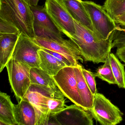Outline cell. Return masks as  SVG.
Masks as SVG:
<instances>
[{
  "label": "cell",
  "mask_w": 125,
  "mask_h": 125,
  "mask_svg": "<svg viewBox=\"0 0 125 125\" xmlns=\"http://www.w3.org/2000/svg\"><path fill=\"white\" fill-rule=\"evenodd\" d=\"M87 111L75 104L65 107L53 115L60 125H93V117Z\"/></svg>",
  "instance_id": "10"
},
{
  "label": "cell",
  "mask_w": 125,
  "mask_h": 125,
  "mask_svg": "<svg viewBox=\"0 0 125 125\" xmlns=\"http://www.w3.org/2000/svg\"><path fill=\"white\" fill-rule=\"evenodd\" d=\"M116 56L125 64V46L117 48Z\"/></svg>",
  "instance_id": "29"
},
{
  "label": "cell",
  "mask_w": 125,
  "mask_h": 125,
  "mask_svg": "<svg viewBox=\"0 0 125 125\" xmlns=\"http://www.w3.org/2000/svg\"><path fill=\"white\" fill-rule=\"evenodd\" d=\"M32 39L42 48L47 49L65 55L74 66H76L79 64V61L83 62L84 59L77 45L68 46L40 37H35Z\"/></svg>",
  "instance_id": "11"
},
{
  "label": "cell",
  "mask_w": 125,
  "mask_h": 125,
  "mask_svg": "<svg viewBox=\"0 0 125 125\" xmlns=\"http://www.w3.org/2000/svg\"><path fill=\"white\" fill-rule=\"evenodd\" d=\"M110 62L116 84L120 88L125 89V71L124 65L121 63L117 57L113 53H110Z\"/></svg>",
  "instance_id": "20"
},
{
  "label": "cell",
  "mask_w": 125,
  "mask_h": 125,
  "mask_svg": "<svg viewBox=\"0 0 125 125\" xmlns=\"http://www.w3.org/2000/svg\"><path fill=\"white\" fill-rule=\"evenodd\" d=\"M6 67L11 89L19 102L31 85L30 75L31 67L12 58L9 61Z\"/></svg>",
  "instance_id": "5"
},
{
  "label": "cell",
  "mask_w": 125,
  "mask_h": 125,
  "mask_svg": "<svg viewBox=\"0 0 125 125\" xmlns=\"http://www.w3.org/2000/svg\"><path fill=\"white\" fill-rule=\"evenodd\" d=\"M62 93L58 87H49L31 84L22 99L28 101L34 107L36 113V125H47L50 112L48 99Z\"/></svg>",
  "instance_id": "3"
},
{
  "label": "cell",
  "mask_w": 125,
  "mask_h": 125,
  "mask_svg": "<svg viewBox=\"0 0 125 125\" xmlns=\"http://www.w3.org/2000/svg\"><path fill=\"white\" fill-rule=\"evenodd\" d=\"M89 111L101 125H117L123 120V114L120 109L101 94L94 96L93 107Z\"/></svg>",
  "instance_id": "6"
},
{
  "label": "cell",
  "mask_w": 125,
  "mask_h": 125,
  "mask_svg": "<svg viewBox=\"0 0 125 125\" xmlns=\"http://www.w3.org/2000/svg\"><path fill=\"white\" fill-rule=\"evenodd\" d=\"M104 63V65L97 69L96 72L94 74L95 76L109 84H116L117 83L111 68L109 56Z\"/></svg>",
  "instance_id": "23"
},
{
  "label": "cell",
  "mask_w": 125,
  "mask_h": 125,
  "mask_svg": "<svg viewBox=\"0 0 125 125\" xmlns=\"http://www.w3.org/2000/svg\"><path fill=\"white\" fill-rule=\"evenodd\" d=\"M115 21L116 24L125 27V13L117 17Z\"/></svg>",
  "instance_id": "30"
},
{
  "label": "cell",
  "mask_w": 125,
  "mask_h": 125,
  "mask_svg": "<svg viewBox=\"0 0 125 125\" xmlns=\"http://www.w3.org/2000/svg\"><path fill=\"white\" fill-rule=\"evenodd\" d=\"M14 104L10 96L0 93V125H17L14 113Z\"/></svg>",
  "instance_id": "16"
},
{
  "label": "cell",
  "mask_w": 125,
  "mask_h": 125,
  "mask_svg": "<svg viewBox=\"0 0 125 125\" xmlns=\"http://www.w3.org/2000/svg\"><path fill=\"white\" fill-rule=\"evenodd\" d=\"M82 72L85 79L94 96L97 93L95 74L82 67Z\"/></svg>",
  "instance_id": "26"
},
{
  "label": "cell",
  "mask_w": 125,
  "mask_h": 125,
  "mask_svg": "<svg viewBox=\"0 0 125 125\" xmlns=\"http://www.w3.org/2000/svg\"><path fill=\"white\" fill-rule=\"evenodd\" d=\"M19 35L0 33V71L1 72L11 58Z\"/></svg>",
  "instance_id": "14"
},
{
  "label": "cell",
  "mask_w": 125,
  "mask_h": 125,
  "mask_svg": "<svg viewBox=\"0 0 125 125\" xmlns=\"http://www.w3.org/2000/svg\"><path fill=\"white\" fill-rule=\"evenodd\" d=\"M44 8L60 31L70 39L75 33L74 20L62 0H46Z\"/></svg>",
  "instance_id": "7"
},
{
  "label": "cell",
  "mask_w": 125,
  "mask_h": 125,
  "mask_svg": "<svg viewBox=\"0 0 125 125\" xmlns=\"http://www.w3.org/2000/svg\"><path fill=\"white\" fill-rule=\"evenodd\" d=\"M62 0L74 20L82 24L95 33L92 22L82 1L81 0Z\"/></svg>",
  "instance_id": "13"
},
{
  "label": "cell",
  "mask_w": 125,
  "mask_h": 125,
  "mask_svg": "<svg viewBox=\"0 0 125 125\" xmlns=\"http://www.w3.org/2000/svg\"><path fill=\"white\" fill-rule=\"evenodd\" d=\"M41 49L32 39L20 33L11 58L25 63L31 68H40L39 51Z\"/></svg>",
  "instance_id": "8"
},
{
  "label": "cell",
  "mask_w": 125,
  "mask_h": 125,
  "mask_svg": "<svg viewBox=\"0 0 125 125\" xmlns=\"http://www.w3.org/2000/svg\"><path fill=\"white\" fill-rule=\"evenodd\" d=\"M74 67L73 66L64 67L53 76V78L56 85L65 97L74 104L83 108L77 90Z\"/></svg>",
  "instance_id": "9"
},
{
  "label": "cell",
  "mask_w": 125,
  "mask_h": 125,
  "mask_svg": "<svg viewBox=\"0 0 125 125\" xmlns=\"http://www.w3.org/2000/svg\"><path fill=\"white\" fill-rule=\"evenodd\" d=\"M103 6L114 20L125 13V0H105Z\"/></svg>",
  "instance_id": "22"
},
{
  "label": "cell",
  "mask_w": 125,
  "mask_h": 125,
  "mask_svg": "<svg viewBox=\"0 0 125 125\" xmlns=\"http://www.w3.org/2000/svg\"><path fill=\"white\" fill-rule=\"evenodd\" d=\"M42 49L45 52L51 54L55 57L57 58L58 60H60L63 63H65L67 66H74L72 65V63L68 59L66 58L65 56L63 55L60 54L59 53H58V52H53V51H51V50H49L47 49H43V48H42Z\"/></svg>",
  "instance_id": "28"
},
{
  "label": "cell",
  "mask_w": 125,
  "mask_h": 125,
  "mask_svg": "<svg viewBox=\"0 0 125 125\" xmlns=\"http://www.w3.org/2000/svg\"><path fill=\"white\" fill-rule=\"evenodd\" d=\"M65 96L62 93L48 99L47 104L50 115H53L65 108Z\"/></svg>",
  "instance_id": "24"
},
{
  "label": "cell",
  "mask_w": 125,
  "mask_h": 125,
  "mask_svg": "<svg viewBox=\"0 0 125 125\" xmlns=\"http://www.w3.org/2000/svg\"><path fill=\"white\" fill-rule=\"evenodd\" d=\"M94 32L100 40H106L117 28L116 23L103 6L90 1H82Z\"/></svg>",
  "instance_id": "4"
},
{
  "label": "cell",
  "mask_w": 125,
  "mask_h": 125,
  "mask_svg": "<svg viewBox=\"0 0 125 125\" xmlns=\"http://www.w3.org/2000/svg\"><path fill=\"white\" fill-rule=\"evenodd\" d=\"M31 7L38 6L39 0H27Z\"/></svg>",
  "instance_id": "31"
},
{
  "label": "cell",
  "mask_w": 125,
  "mask_h": 125,
  "mask_svg": "<svg viewBox=\"0 0 125 125\" xmlns=\"http://www.w3.org/2000/svg\"><path fill=\"white\" fill-rule=\"evenodd\" d=\"M82 67L79 64L74 66V72L77 82V90L83 104V109L89 111L93 107L94 96L83 74L81 69Z\"/></svg>",
  "instance_id": "15"
},
{
  "label": "cell",
  "mask_w": 125,
  "mask_h": 125,
  "mask_svg": "<svg viewBox=\"0 0 125 125\" xmlns=\"http://www.w3.org/2000/svg\"><path fill=\"white\" fill-rule=\"evenodd\" d=\"M31 84H37L49 87H58L53 77L40 68H31L30 71Z\"/></svg>",
  "instance_id": "19"
},
{
  "label": "cell",
  "mask_w": 125,
  "mask_h": 125,
  "mask_svg": "<svg viewBox=\"0 0 125 125\" xmlns=\"http://www.w3.org/2000/svg\"><path fill=\"white\" fill-rule=\"evenodd\" d=\"M14 113L17 125H36L35 110L28 101L22 99L14 104Z\"/></svg>",
  "instance_id": "12"
},
{
  "label": "cell",
  "mask_w": 125,
  "mask_h": 125,
  "mask_svg": "<svg viewBox=\"0 0 125 125\" xmlns=\"http://www.w3.org/2000/svg\"><path fill=\"white\" fill-rule=\"evenodd\" d=\"M31 9L34 17L33 26H39L61 34L62 32L53 22L44 7L38 5L31 6Z\"/></svg>",
  "instance_id": "18"
},
{
  "label": "cell",
  "mask_w": 125,
  "mask_h": 125,
  "mask_svg": "<svg viewBox=\"0 0 125 125\" xmlns=\"http://www.w3.org/2000/svg\"><path fill=\"white\" fill-rule=\"evenodd\" d=\"M0 18L16 27L20 33L35 37L34 17L27 0H0Z\"/></svg>",
  "instance_id": "2"
},
{
  "label": "cell",
  "mask_w": 125,
  "mask_h": 125,
  "mask_svg": "<svg viewBox=\"0 0 125 125\" xmlns=\"http://www.w3.org/2000/svg\"><path fill=\"white\" fill-rule=\"evenodd\" d=\"M112 35V48L125 46V29L117 27Z\"/></svg>",
  "instance_id": "25"
},
{
  "label": "cell",
  "mask_w": 125,
  "mask_h": 125,
  "mask_svg": "<svg viewBox=\"0 0 125 125\" xmlns=\"http://www.w3.org/2000/svg\"><path fill=\"white\" fill-rule=\"evenodd\" d=\"M0 33L20 34V32L16 27L0 18Z\"/></svg>",
  "instance_id": "27"
},
{
  "label": "cell",
  "mask_w": 125,
  "mask_h": 125,
  "mask_svg": "<svg viewBox=\"0 0 125 125\" xmlns=\"http://www.w3.org/2000/svg\"><path fill=\"white\" fill-rule=\"evenodd\" d=\"M40 58V68L52 76L56 75L58 72L68 66L62 61L42 49L39 51Z\"/></svg>",
  "instance_id": "17"
},
{
  "label": "cell",
  "mask_w": 125,
  "mask_h": 125,
  "mask_svg": "<svg viewBox=\"0 0 125 125\" xmlns=\"http://www.w3.org/2000/svg\"><path fill=\"white\" fill-rule=\"evenodd\" d=\"M74 20L75 32L70 39L79 47L84 60L104 63L112 49V33L106 40H100L93 31Z\"/></svg>",
  "instance_id": "1"
},
{
  "label": "cell",
  "mask_w": 125,
  "mask_h": 125,
  "mask_svg": "<svg viewBox=\"0 0 125 125\" xmlns=\"http://www.w3.org/2000/svg\"><path fill=\"white\" fill-rule=\"evenodd\" d=\"M35 37H40L58 42L69 46H75L76 44L72 41L64 39L61 34L47 30L39 26H33Z\"/></svg>",
  "instance_id": "21"
}]
</instances>
